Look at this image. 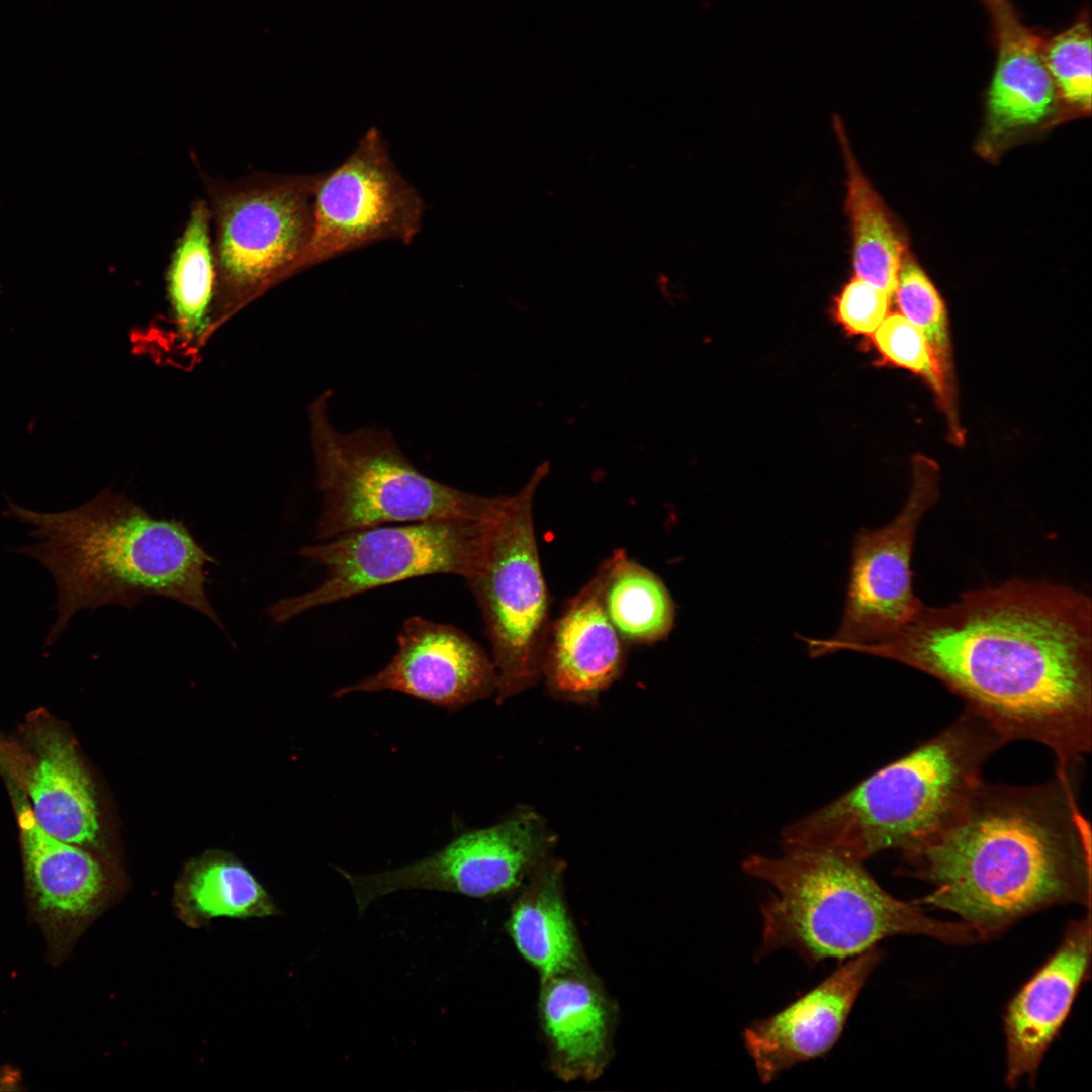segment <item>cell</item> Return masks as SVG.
<instances>
[{
  "instance_id": "cell-11",
  "label": "cell",
  "mask_w": 1092,
  "mask_h": 1092,
  "mask_svg": "<svg viewBox=\"0 0 1092 1092\" xmlns=\"http://www.w3.org/2000/svg\"><path fill=\"white\" fill-rule=\"evenodd\" d=\"M555 843L534 811H516L502 822L464 832L435 853L381 873L354 875L335 868L352 888L359 915L376 899L400 890H436L487 899L522 885Z\"/></svg>"
},
{
  "instance_id": "cell-23",
  "label": "cell",
  "mask_w": 1092,
  "mask_h": 1092,
  "mask_svg": "<svg viewBox=\"0 0 1092 1092\" xmlns=\"http://www.w3.org/2000/svg\"><path fill=\"white\" fill-rule=\"evenodd\" d=\"M174 909L178 919L191 928H201L217 918H263L280 913L249 870L224 858L193 866L176 888Z\"/></svg>"
},
{
  "instance_id": "cell-8",
  "label": "cell",
  "mask_w": 1092,
  "mask_h": 1092,
  "mask_svg": "<svg viewBox=\"0 0 1092 1092\" xmlns=\"http://www.w3.org/2000/svg\"><path fill=\"white\" fill-rule=\"evenodd\" d=\"M498 515L386 524L305 546L299 555L322 565L325 579L273 604L269 617L282 624L311 609L418 576L452 574L466 580L483 560Z\"/></svg>"
},
{
  "instance_id": "cell-29",
  "label": "cell",
  "mask_w": 1092,
  "mask_h": 1092,
  "mask_svg": "<svg viewBox=\"0 0 1092 1092\" xmlns=\"http://www.w3.org/2000/svg\"><path fill=\"white\" fill-rule=\"evenodd\" d=\"M891 297L854 276L836 301L839 322L851 333L873 334L888 313Z\"/></svg>"
},
{
  "instance_id": "cell-31",
  "label": "cell",
  "mask_w": 1092,
  "mask_h": 1092,
  "mask_svg": "<svg viewBox=\"0 0 1092 1092\" xmlns=\"http://www.w3.org/2000/svg\"><path fill=\"white\" fill-rule=\"evenodd\" d=\"M989 8L990 11L998 8L1008 0H982Z\"/></svg>"
},
{
  "instance_id": "cell-9",
  "label": "cell",
  "mask_w": 1092,
  "mask_h": 1092,
  "mask_svg": "<svg viewBox=\"0 0 1092 1092\" xmlns=\"http://www.w3.org/2000/svg\"><path fill=\"white\" fill-rule=\"evenodd\" d=\"M536 475L506 497L478 570L466 579L481 610L491 645L500 703L533 686L542 674L550 632L549 596L533 518Z\"/></svg>"
},
{
  "instance_id": "cell-16",
  "label": "cell",
  "mask_w": 1092,
  "mask_h": 1092,
  "mask_svg": "<svg viewBox=\"0 0 1092 1092\" xmlns=\"http://www.w3.org/2000/svg\"><path fill=\"white\" fill-rule=\"evenodd\" d=\"M1091 918L1069 924L1056 952L1011 1000L1004 1019L1006 1082L1034 1080L1066 1020L1091 960Z\"/></svg>"
},
{
  "instance_id": "cell-27",
  "label": "cell",
  "mask_w": 1092,
  "mask_h": 1092,
  "mask_svg": "<svg viewBox=\"0 0 1092 1092\" xmlns=\"http://www.w3.org/2000/svg\"><path fill=\"white\" fill-rule=\"evenodd\" d=\"M901 314L926 338L945 376L950 367V341L944 304L919 265L904 253L896 291Z\"/></svg>"
},
{
  "instance_id": "cell-14",
  "label": "cell",
  "mask_w": 1092,
  "mask_h": 1092,
  "mask_svg": "<svg viewBox=\"0 0 1092 1092\" xmlns=\"http://www.w3.org/2000/svg\"><path fill=\"white\" fill-rule=\"evenodd\" d=\"M882 956L875 946L843 961L787 1007L744 1029L745 1050L763 1084L798 1064L826 1055L836 1044Z\"/></svg>"
},
{
  "instance_id": "cell-1",
  "label": "cell",
  "mask_w": 1092,
  "mask_h": 1092,
  "mask_svg": "<svg viewBox=\"0 0 1092 1092\" xmlns=\"http://www.w3.org/2000/svg\"><path fill=\"white\" fill-rule=\"evenodd\" d=\"M1063 584L1013 578L964 593L858 652L924 672L1006 740L1046 746L1058 766L1092 745V608Z\"/></svg>"
},
{
  "instance_id": "cell-4",
  "label": "cell",
  "mask_w": 1092,
  "mask_h": 1092,
  "mask_svg": "<svg viewBox=\"0 0 1092 1092\" xmlns=\"http://www.w3.org/2000/svg\"><path fill=\"white\" fill-rule=\"evenodd\" d=\"M1007 742L965 711L945 729L851 790L788 825L783 845L830 850L866 861L884 850L915 851L959 819L988 759Z\"/></svg>"
},
{
  "instance_id": "cell-17",
  "label": "cell",
  "mask_w": 1092,
  "mask_h": 1092,
  "mask_svg": "<svg viewBox=\"0 0 1092 1092\" xmlns=\"http://www.w3.org/2000/svg\"><path fill=\"white\" fill-rule=\"evenodd\" d=\"M32 754L23 763L0 757L24 790L31 812L49 834L72 844L94 842L99 829L97 807L88 775L65 731L49 722L30 727Z\"/></svg>"
},
{
  "instance_id": "cell-6",
  "label": "cell",
  "mask_w": 1092,
  "mask_h": 1092,
  "mask_svg": "<svg viewBox=\"0 0 1092 1092\" xmlns=\"http://www.w3.org/2000/svg\"><path fill=\"white\" fill-rule=\"evenodd\" d=\"M328 392L308 407L310 439L323 509L316 538L392 523L443 519L488 520L505 497H482L419 471L388 431L339 432L328 417Z\"/></svg>"
},
{
  "instance_id": "cell-25",
  "label": "cell",
  "mask_w": 1092,
  "mask_h": 1092,
  "mask_svg": "<svg viewBox=\"0 0 1092 1092\" xmlns=\"http://www.w3.org/2000/svg\"><path fill=\"white\" fill-rule=\"evenodd\" d=\"M606 612L625 641L650 643L672 628L674 605L662 581L651 571L616 551L601 566Z\"/></svg>"
},
{
  "instance_id": "cell-21",
  "label": "cell",
  "mask_w": 1092,
  "mask_h": 1092,
  "mask_svg": "<svg viewBox=\"0 0 1092 1092\" xmlns=\"http://www.w3.org/2000/svg\"><path fill=\"white\" fill-rule=\"evenodd\" d=\"M564 864L546 859L514 903L508 930L541 979L585 967L562 891Z\"/></svg>"
},
{
  "instance_id": "cell-19",
  "label": "cell",
  "mask_w": 1092,
  "mask_h": 1092,
  "mask_svg": "<svg viewBox=\"0 0 1092 1092\" xmlns=\"http://www.w3.org/2000/svg\"><path fill=\"white\" fill-rule=\"evenodd\" d=\"M603 586L604 572L600 567L550 629L542 673L557 696L590 700L609 687L623 668L625 640L606 612Z\"/></svg>"
},
{
  "instance_id": "cell-2",
  "label": "cell",
  "mask_w": 1092,
  "mask_h": 1092,
  "mask_svg": "<svg viewBox=\"0 0 1092 1092\" xmlns=\"http://www.w3.org/2000/svg\"><path fill=\"white\" fill-rule=\"evenodd\" d=\"M1082 766L1035 785L981 782L959 819L901 854L932 891L918 903L954 912L980 938L1050 906L1091 904L1092 839L1079 802Z\"/></svg>"
},
{
  "instance_id": "cell-20",
  "label": "cell",
  "mask_w": 1092,
  "mask_h": 1092,
  "mask_svg": "<svg viewBox=\"0 0 1092 1092\" xmlns=\"http://www.w3.org/2000/svg\"><path fill=\"white\" fill-rule=\"evenodd\" d=\"M997 46L987 106L997 128L1035 124L1055 109L1057 90L1041 38L1020 21L1009 1L991 11Z\"/></svg>"
},
{
  "instance_id": "cell-15",
  "label": "cell",
  "mask_w": 1092,
  "mask_h": 1092,
  "mask_svg": "<svg viewBox=\"0 0 1092 1092\" xmlns=\"http://www.w3.org/2000/svg\"><path fill=\"white\" fill-rule=\"evenodd\" d=\"M17 812L31 914L46 933L50 953L61 958L105 909L107 878L79 845L46 832L27 801L18 802Z\"/></svg>"
},
{
  "instance_id": "cell-24",
  "label": "cell",
  "mask_w": 1092,
  "mask_h": 1092,
  "mask_svg": "<svg viewBox=\"0 0 1092 1092\" xmlns=\"http://www.w3.org/2000/svg\"><path fill=\"white\" fill-rule=\"evenodd\" d=\"M834 123L848 173L846 205L853 237L854 270L856 276L892 297L905 246L856 164L842 124L839 120Z\"/></svg>"
},
{
  "instance_id": "cell-13",
  "label": "cell",
  "mask_w": 1092,
  "mask_h": 1092,
  "mask_svg": "<svg viewBox=\"0 0 1092 1092\" xmlns=\"http://www.w3.org/2000/svg\"><path fill=\"white\" fill-rule=\"evenodd\" d=\"M397 646L384 668L340 688L334 696L391 690L452 712L495 691L492 661L475 641L454 626L412 616L397 635Z\"/></svg>"
},
{
  "instance_id": "cell-18",
  "label": "cell",
  "mask_w": 1092,
  "mask_h": 1092,
  "mask_svg": "<svg viewBox=\"0 0 1092 1092\" xmlns=\"http://www.w3.org/2000/svg\"><path fill=\"white\" fill-rule=\"evenodd\" d=\"M541 980L539 1013L550 1068L565 1081L598 1078L613 1055V1002L586 966Z\"/></svg>"
},
{
  "instance_id": "cell-12",
  "label": "cell",
  "mask_w": 1092,
  "mask_h": 1092,
  "mask_svg": "<svg viewBox=\"0 0 1092 1092\" xmlns=\"http://www.w3.org/2000/svg\"><path fill=\"white\" fill-rule=\"evenodd\" d=\"M938 496L930 465L915 468L910 495L887 525L856 535L840 627L827 640H807L820 656L881 642L911 623L924 604L915 595L911 559L919 524Z\"/></svg>"
},
{
  "instance_id": "cell-26",
  "label": "cell",
  "mask_w": 1092,
  "mask_h": 1092,
  "mask_svg": "<svg viewBox=\"0 0 1092 1092\" xmlns=\"http://www.w3.org/2000/svg\"><path fill=\"white\" fill-rule=\"evenodd\" d=\"M1091 25L1083 13L1070 27L1043 39L1045 66L1057 94L1082 110L1091 108Z\"/></svg>"
},
{
  "instance_id": "cell-3",
  "label": "cell",
  "mask_w": 1092,
  "mask_h": 1092,
  "mask_svg": "<svg viewBox=\"0 0 1092 1092\" xmlns=\"http://www.w3.org/2000/svg\"><path fill=\"white\" fill-rule=\"evenodd\" d=\"M5 513L33 526L35 543L15 551L41 563L55 581L57 619L47 645L80 610L133 608L144 596L179 602L224 630L205 589V566L217 561L181 521L157 519L110 489L61 512H38L8 498Z\"/></svg>"
},
{
  "instance_id": "cell-22",
  "label": "cell",
  "mask_w": 1092,
  "mask_h": 1092,
  "mask_svg": "<svg viewBox=\"0 0 1092 1092\" xmlns=\"http://www.w3.org/2000/svg\"><path fill=\"white\" fill-rule=\"evenodd\" d=\"M210 209L204 201L193 206L167 271L171 334L178 348L195 355L208 342L215 296L216 270L211 244Z\"/></svg>"
},
{
  "instance_id": "cell-5",
  "label": "cell",
  "mask_w": 1092,
  "mask_h": 1092,
  "mask_svg": "<svg viewBox=\"0 0 1092 1092\" xmlns=\"http://www.w3.org/2000/svg\"><path fill=\"white\" fill-rule=\"evenodd\" d=\"M864 862L813 847L783 845L781 854H753L744 873L768 884L774 893L761 905L758 959L782 948L808 965L841 962L898 934L925 935L946 943L980 940L965 922L927 916L918 906L890 895Z\"/></svg>"
},
{
  "instance_id": "cell-28",
  "label": "cell",
  "mask_w": 1092,
  "mask_h": 1092,
  "mask_svg": "<svg viewBox=\"0 0 1092 1092\" xmlns=\"http://www.w3.org/2000/svg\"><path fill=\"white\" fill-rule=\"evenodd\" d=\"M880 353L895 365L922 376L947 401L946 376L923 333L901 313L887 314L873 333Z\"/></svg>"
},
{
  "instance_id": "cell-7",
  "label": "cell",
  "mask_w": 1092,
  "mask_h": 1092,
  "mask_svg": "<svg viewBox=\"0 0 1092 1092\" xmlns=\"http://www.w3.org/2000/svg\"><path fill=\"white\" fill-rule=\"evenodd\" d=\"M320 177L260 173L234 182L204 178L215 226L212 335L257 297L296 275L311 232Z\"/></svg>"
},
{
  "instance_id": "cell-30",
  "label": "cell",
  "mask_w": 1092,
  "mask_h": 1092,
  "mask_svg": "<svg viewBox=\"0 0 1092 1092\" xmlns=\"http://www.w3.org/2000/svg\"><path fill=\"white\" fill-rule=\"evenodd\" d=\"M21 1085L20 1075L15 1069L0 1067V1090H19Z\"/></svg>"
},
{
  "instance_id": "cell-10",
  "label": "cell",
  "mask_w": 1092,
  "mask_h": 1092,
  "mask_svg": "<svg viewBox=\"0 0 1092 1092\" xmlns=\"http://www.w3.org/2000/svg\"><path fill=\"white\" fill-rule=\"evenodd\" d=\"M425 203L396 169L386 141L369 129L336 168L321 173L312 198L309 240L295 273L371 244H410Z\"/></svg>"
}]
</instances>
